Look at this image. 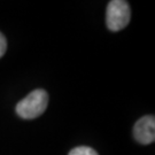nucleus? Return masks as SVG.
<instances>
[{
    "label": "nucleus",
    "mask_w": 155,
    "mask_h": 155,
    "mask_svg": "<svg viewBox=\"0 0 155 155\" xmlns=\"http://www.w3.org/2000/svg\"><path fill=\"white\" fill-rule=\"evenodd\" d=\"M68 155H98V153L89 146H78L72 148Z\"/></svg>",
    "instance_id": "4"
},
{
    "label": "nucleus",
    "mask_w": 155,
    "mask_h": 155,
    "mask_svg": "<svg viewBox=\"0 0 155 155\" xmlns=\"http://www.w3.org/2000/svg\"><path fill=\"white\" fill-rule=\"evenodd\" d=\"M133 137L139 144H152L155 140V117L146 115L139 118L133 127Z\"/></svg>",
    "instance_id": "3"
},
{
    "label": "nucleus",
    "mask_w": 155,
    "mask_h": 155,
    "mask_svg": "<svg viewBox=\"0 0 155 155\" xmlns=\"http://www.w3.org/2000/svg\"><path fill=\"white\" fill-rule=\"evenodd\" d=\"M6 50H7V40H6L5 36L0 32V58L5 55Z\"/></svg>",
    "instance_id": "5"
},
{
    "label": "nucleus",
    "mask_w": 155,
    "mask_h": 155,
    "mask_svg": "<svg viewBox=\"0 0 155 155\" xmlns=\"http://www.w3.org/2000/svg\"><path fill=\"white\" fill-rule=\"evenodd\" d=\"M131 9L124 0H111L107 6L106 24L110 31H120L130 23Z\"/></svg>",
    "instance_id": "2"
},
{
    "label": "nucleus",
    "mask_w": 155,
    "mask_h": 155,
    "mask_svg": "<svg viewBox=\"0 0 155 155\" xmlns=\"http://www.w3.org/2000/svg\"><path fill=\"white\" fill-rule=\"evenodd\" d=\"M48 94L45 90L38 89L29 93L16 105V114L23 120L39 117L47 108Z\"/></svg>",
    "instance_id": "1"
}]
</instances>
